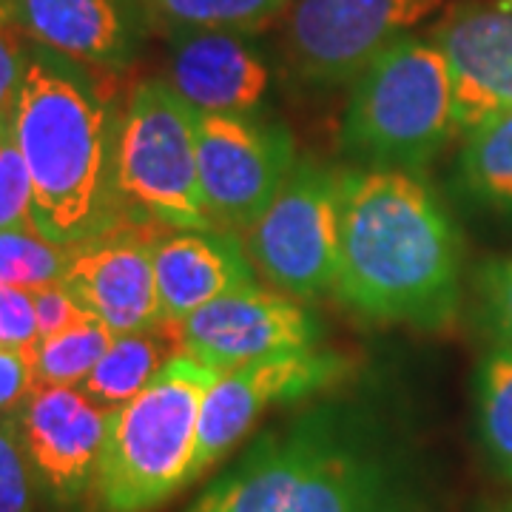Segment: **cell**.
<instances>
[{
	"label": "cell",
	"instance_id": "obj_15",
	"mask_svg": "<svg viewBox=\"0 0 512 512\" xmlns=\"http://www.w3.org/2000/svg\"><path fill=\"white\" fill-rule=\"evenodd\" d=\"M29 43L94 72H123L151 32L143 0H9Z\"/></svg>",
	"mask_w": 512,
	"mask_h": 512
},
{
	"label": "cell",
	"instance_id": "obj_25",
	"mask_svg": "<svg viewBox=\"0 0 512 512\" xmlns=\"http://www.w3.org/2000/svg\"><path fill=\"white\" fill-rule=\"evenodd\" d=\"M478 325L495 348H512V256L487 262L476 274Z\"/></svg>",
	"mask_w": 512,
	"mask_h": 512
},
{
	"label": "cell",
	"instance_id": "obj_4",
	"mask_svg": "<svg viewBox=\"0 0 512 512\" xmlns=\"http://www.w3.org/2000/svg\"><path fill=\"white\" fill-rule=\"evenodd\" d=\"M217 376L188 353L174 356L140 396L111 413L92 512H154L191 484L202 399Z\"/></svg>",
	"mask_w": 512,
	"mask_h": 512
},
{
	"label": "cell",
	"instance_id": "obj_30",
	"mask_svg": "<svg viewBox=\"0 0 512 512\" xmlns=\"http://www.w3.org/2000/svg\"><path fill=\"white\" fill-rule=\"evenodd\" d=\"M35 384V350L0 348V416H15Z\"/></svg>",
	"mask_w": 512,
	"mask_h": 512
},
{
	"label": "cell",
	"instance_id": "obj_29",
	"mask_svg": "<svg viewBox=\"0 0 512 512\" xmlns=\"http://www.w3.org/2000/svg\"><path fill=\"white\" fill-rule=\"evenodd\" d=\"M40 342L32 293L0 285V348L35 350Z\"/></svg>",
	"mask_w": 512,
	"mask_h": 512
},
{
	"label": "cell",
	"instance_id": "obj_7",
	"mask_svg": "<svg viewBox=\"0 0 512 512\" xmlns=\"http://www.w3.org/2000/svg\"><path fill=\"white\" fill-rule=\"evenodd\" d=\"M447 0H288L279 55L293 86L333 92L353 83L396 37L410 35Z\"/></svg>",
	"mask_w": 512,
	"mask_h": 512
},
{
	"label": "cell",
	"instance_id": "obj_19",
	"mask_svg": "<svg viewBox=\"0 0 512 512\" xmlns=\"http://www.w3.org/2000/svg\"><path fill=\"white\" fill-rule=\"evenodd\" d=\"M151 29L165 35L222 29L254 35L282 18L288 0H143Z\"/></svg>",
	"mask_w": 512,
	"mask_h": 512
},
{
	"label": "cell",
	"instance_id": "obj_16",
	"mask_svg": "<svg viewBox=\"0 0 512 512\" xmlns=\"http://www.w3.org/2000/svg\"><path fill=\"white\" fill-rule=\"evenodd\" d=\"M165 37V80L191 109L256 114L271 89V66L254 37L222 29H191Z\"/></svg>",
	"mask_w": 512,
	"mask_h": 512
},
{
	"label": "cell",
	"instance_id": "obj_5",
	"mask_svg": "<svg viewBox=\"0 0 512 512\" xmlns=\"http://www.w3.org/2000/svg\"><path fill=\"white\" fill-rule=\"evenodd\" d=\"M350 86L339 143L367 168H424L456 134L450 69L433 37H396Z\"/></svg>",
	"mask_w": 512,
	"mask_h": 512
},
{
	"label": "cell",
	"instance_id": "obj_10",
	"mask_svg": "<svg viewBox=\"0 0 512 512\" xmlns=\"http://www.w3.org/2000/svg\"><path fill=\"white\" fill-rule=\"evenodd\" d=\"M111 410L74 384H35L15 413L40 498L57 512L92 507Z\"/></svg>",
	"mask_w": 512,
	"mask_h": 512
},
{
	"label": "cell",
	"instance_id": "obj_20",
	"mask_svg": "<svg viewBox=\"0 0 512 512\" xmlns=\"http://www.w3.org/2000/svg\"><path fill=\"white\" fill-rule=\"evenodd\" d=\"M464 137L458 171L467 194L487 208L512 214V111Z\"/></svg>",
	"mask_w": 512,
	"mask_h": 512
},
{
	"label": "cell",
	"instance_id": "obj_24",
	"mask_svg": "<svg viewBox=\"0 0 512 512\" xmlns=\"http://www.w3.org/2000/svg\"><path fill=\"white\" fill-rule=\"evenodd\" d=\"M12 228H35V217H32V177L15 143V131L9 120L0 137V231H12Z\"/></svg>",
	"mask_w": 512,
	"mask_h": 512
},
{
	"label": "cell",
	"instance_id": "obj_8",
	"mask_svg": "<svg viewBox=\"0 0 512 512\" xmlns=\"http://www.w3.org/2000/svg\"><path fill=\"white\" fill-rule=\"evenodd\" d=\"M339 171L296 160L265 214L245 231V251L276 291L316 299L333 291L339 268Z\"/></svg>",
	"mask_w": 512,
	"mask_h": 512
},
{
	"label": "cell",
	"instance_id": "obj_32",
	"mask_svg": "<svg viewBox=\"0 0 512 512\" xmlns=\"http://www.w3.org/2000/svg\"><path fill=\"white\" fill-rule=\"evenodd\" d=\"M498 6H504V9H510L512 12V0H498Z\"/></svg>",
	"mask_w": 512,
	"mask_h": 512
},
{
	"label": "cell",
	"instance_id": "obj_21",
	"mask_svg": "<svg viewBox=\"0 0 512 512\" xmlns=\"http://www.w3.org/2000/svg\"><path fill=\"white\" fill-rule=\"evenodd\" d=\"M476 427L490 467L512 484V348H495L478 365Z\"/></svg>",
	"mask_w": 512,
	"mask_h": 512
},
{
	"label": "cell",
	"instance_id": "obj_9",
	"mask_svg": "<svg viewBox=\"0 0 512 512\" xmlns=\"http://www.w3.org/2000/svg\"><path fill=\"white\" fill-rule=\"evenodd\" d=\"M197 163L208 217L225 231H248L296 165L291 131L256 114L197 111Z\"/></svg>",
	"mask_w": 512,
	"mask_h": 512
},
{
	"label": "cell",
	"instance_id": "obj_17",
	"mask_svg": "<svg viewBox=\"0 0 512 512\" xmlns=\"http://www.w3.org/2000/svg\"><path fill=\"white\" fill-rule=\"evenodd\" d=\"M154 271L165 319L177 322L225 293L254 285L245 245L225 228L165 234L154 248Z\"/></svg>",
	"mask_w": 512,
	"mask_h": 512
},
{
	"label": "cell",
	"instance_id": "obj_23",
	"mask_svg": "<svg viewBox=\"0 0 512 512\" xmlns=\"http://www.w3.org/2000/svg\"><path fill=\"white\" fill-rule=\"evenodd\" d=\"M69 251L43 237L35 228L0 231V285L32 291L66 274Z\"/></svg>",
	"mask_w": 512,
	"mask_h": 512
},
{
	"label": "cell",
	"instance_id": "obj_18",
	"mask_svg": "<svg viewBox=\"0 0 512 512\" xmlns=\"http://www.w3.org/2000/svg\"><path fill=\"white\" fill-rule=\"evenodd\" d=\"M183 330L177 319H163L146 330L117 333L106 356L77 384L92 402L117 410L140 396L174 356H183Z\"/></svg>",
	"mask_w": 512,
	"mask_h": 512
},
{
	"label": "cell",
	"instance_id": "obj_14",
	"mask_svg": "<svg viewBox=\"0 0 512 512\" xmlns=\"http://www.w3.org/2000/svg\"><path fill=\"white\" fill-rule=\"evenodd\" d=\"M450 69L456 134H470L512 111V12L484 0H458L433 26Z\"/></svg>",
	"mask_w": 512,
	"mask_h": 512
},
{
	"label": "cell",
	"instance_id": "obj_34",
	"mask_svg": "<svg viewBox=\"0 0 512 512\" xmlns=\"http://www.w3.org/2000/svg\"><path fill=\"white\" fill-rule=\"evenodd\" d=\"M188 512H200V510H197V507H191V510H188Z\"/></svg>",
	"mask_w": 512,
	"mask_h": 512
},
{
	"label": "cell",
	"instance_id": "obj_28",
	"mask_svg": "<svg viewBox=\"0 0 512 512\" xmlns=\"http://www.w3.org/2000/svg\"><path fill=\"white\" fill-rule=\"evenodd\" d=\"M32 302H35L37 316V333L40 339H52L63 330L74 328L86 319H92V313L86 311V305L74 296V291L60 279L32 288Z\"/></svg>",
	"mask_w": 512,
	"mask_h": 512
},
{
	"label": "cell",
	"instance_id": "obj_1",
	"mask_svg": "<svg viewBox=\"0 0 512 512\" xmlns=\"http://www.w3.org/2000/svg\"><path fill=\"white\" fill-rule=\"evenodd\" d=\"M200 512H427L413 458L353 404H319L262 433Z\"/></svg>",
	"mask_w": 512,
	"mask_h": 512
},
{
	"label": "cell",
	"instance_id": "obj_2",
	"mask_svg": "<svg viewBox=\"0 0 512 512\" xmlns=\"http://www.w3.org/2000/svg\"><path fill=\"white\" fill-rule=\"evenodd\" d=\"M461 239L433 191L410 171L339 177V268L333 293L373 322L441 328L461 299Z\"/></svg>",
	"mask_w": 512,
	"mask_h": 512
},
{
	"label": "cell",
	"instance_id": "obj_33",
	"mask_svg": "<svg viewBox=\"0 0 512 512\" xmlns=\"http://www.w3.org/2000/svg\"><path fill=\"white\" fill-rule=\"evenodd\" d=\"M9 120H12V117H9ZM9 120H3V123H0V137H3V126H6Z\"/></svg>",
	"mask_w": 512,
	"mask_h": 512
},
{
	"label": "cell",
	"instance_id": "obj_6",
	"mask_svg": "<svg viewBox=\"0 0 512 512\" xmlns=\"http://www.w3.org/2000/svg\"><path fill=\"white\" fill-rule=\"evenodd\" d=\"M114 208L171 231L217 228L202 200L197 111L165 77L140 80L117 117Z\"/></svg>",
	"mask_w": 512,
	"mask_h": 512
},
{
	"label": "cell",
	"instance_id": "obj_11",
	"mask_svg": "<svg viewBox=\"0 0 512 512\" xmlns=\"http://www.w3.org/2000/svg\"><path fill=\"white\" fill-rule=\"evenodd\" d=\"M348 362L328 350H296L220 373L205 393L191 481L245 439L274 404L299 402L345 379Z\"/></svg>",
	"mask_w": 512,
	"mask_h": 512
},
{
	"label": "cell",
	"instance_id": "obj_3",
	"mask_svg": "<svg viewBox=\"0 0 512 512\" xmlns=\"http://www.w3.org/2000/svg\"><path fill=\"white\" fill-rule=\"evenodd\" d=\"M12 131L32 177L37 231L69 251L109 228L117 117L94 69L29 43Z\"/></svg>",
	"mask_w": 512,
	"mask_h": 512
},
{
	"label": "cell",
	"instance_id": "obj_31",
	"mask_svg": "<svg viewBox=\"0 0 512 512\" xmlns=\"http://www.w3.org/2000/svg\"><path fill=\"white\" fill-rule=\"evenodd\" d=\"M490 512H512V501H507V504H498V507H493Z\"/></svg>",
	"mask_w": 512,
	"mask_h": 512
},
{
	"label": "cell",
	"instance_id": "obj_13",
	"mask_svg": "<svg viewBox=\"0 0 512 512\" xmlns=\"http://www.w3.org/2000/svg\"><path fill=\"white\" fill-rule=\"evenodd\" d=\"M188 356L214 370H234L259 359L308 350L319 339V325L296 296L248 285L202 305L180 322Z\"/></svg>",
	"mask_w": 512,
	"mask_h": 512
},
{
	"label": "cell",
	"instance_id": "obj_12",
	"mask_svg": "<svg viewBox=\"0 0 512 512\" xmlns=\"http://www.w3.org/2000/svg\"><path fill=\"white\" fill-rule=\"evenodd\" d=\"M168 228L117 217L97 237L69 248L63 282L114 333H134L163 322L154 248Z\"/></svg>",
	"mask_w": 512,
	"mask_h": 512
},
{
	"label": "cell",
	"instance_id": "obj_26",
	"mask_svg": "<svg viewBox=\"0 0 512 512\" xmlns=\"http://www.w3.org/2000/svg\"><path fill=\"white\" fill-rule=\"evenodd\" d=\"M37 495L15 416H0V512H37Z\"/></svg>",
	"mask_w": 512,
	"mask_h": 512
},
{
	"label": "cell",
	"instance_id": "obj_22",
	"mask_svg": "<svg viewBox=\"0 0 512 512\" xmlns=\"http://www.w3.org/2000/svg\"><path fill=\"white\" fill-rule=\"evenodd\" d=\"M114 336H117L114 330L92 316L52 339H40L35 348L37 384H74L77 387L106 356Z\"/></svg>",
	"mask_w": 512,
	"mask_h": 512
},
{
	"label": "cell",
	"instance_id": "obj_27",
	"mask_svg": "<svg viewBox=\"0 0 512 512\" xmlns=\"http://www.w3.org/2000/svg\"><path fill=\"white\" fill-rule=\"evenodd\" d=\"M26 57H29V40L12 15L9 0H0V123L12 117Z\"/></svg>",
	"mask_w": 512,
	"mask_h": 512
}]
</instances>
